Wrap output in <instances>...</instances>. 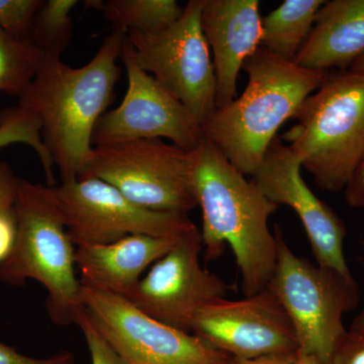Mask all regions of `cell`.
I'll return each instance as SVG.
<instances>
[{
  "label": "cell",
  "mask_w": 364,
  "mask_h": 364,
  "mask_svg": "<svg viewBox=\"0 0 364 364\" xmlns=\"http://www.w3.org/2000/svg\"><path fill=\"white\" fill-rule=\"evenodd\" d=\"M349 70L353 72V73L364 76V55L352 64Z\"/></svg>",
  "instance_id": "obj_33"
},
{
  "label": "cell",
  "mask_w": 364,
  "mask_h": 364,
  "mask_svg": "<svg viewBox=\"0 0 364 364\" xmlns=\"http://www.w3.org/2000/svg\"><path fill=\"white\" fill-rule=\"evenodd\" d=\"M51 189L75 246L112 243L130 235L179 238L196 228L188 215L146 210L100 179Z\"/></svg>",
  "instance_id": "obj_10"
},
{
  "label": "cell",
  "mask_w": 364,
  "mask_h": 364,
  "mask_svg": "<svg viewBox=\"0 0 364 364\" xmlns=\"http://www.w3.org/2000/svg\"><path fill=\"white\" fill-rule=\"evenodd\" d=\"M279 136L318 188L344 191L364 159V76L328 72Z\"/></svg>",
  "instance_id": "obj_5"
},
{
  "label": "cell",
  "mask_w": 364,
  "mask_h": 364,
  "mask_svg": "<svg viewBox=\"0 0 364 364\" xmlns=\"http://www.w3.org/2000/svg\"><path fill=\"white\" fill-rule=\"evenodd\" d=\"M18 179L9 163L0 161V217L16 213Z\"/></svg>",
  "instance_id": "obj_26"
},
{
  "label": "cell",
  "mask_w": 364,
  "mask_h": 364,
  "mask_svg": "<svg viewBox=\"0 0 364 364\" xmlns=\"http://www.w3.org/2000/svg\"><path fill=\"white\" fill-rule=\"evenodd\" d=\"M325 0H286L262 18L261 47L294 61L308 39Z\"/></svg>",
  "instance_id": "obj_18"
},
{
  "label": "cell",
  "mask_w": 364,
  "mask_h": 364,
  "mask_svg": "<svg viewBox=\"0 0 364 364\" xmlns=\"http://www.w3.org/2000/svg\"><path fill=\"white\" fill-rule=\"evenodd\" d=\"M90 322L129 364H230L227 354L150 317L129 299L81 284Z\"/></svg>",
  "instance_id": "obj_9"
},
{
  "label": "cell",
  "mask_w": 364,
  "mask_h": 364,
  "mask_svg": "<svg viewBox=\"0 0 364 364\" xmlns=\"http://www.w3.org/2000/svg\"><path fill=\"white\" fill-rule=\"evenodd\" d=\"M75 325L80 328L85 336L91 364H129L90 322L85 308L78 314Z\"/></svg>",
  "instance_id": "obj_24"
},
{
  "label": "cell",
  "mask_w": 364,
  "mask_h": 364,
  "mask_svg": "<svg viewBox=\"0 0 364 364\" xmlns=\"http://www.w3.org/2000/svg\"><path fill=\"white\" fill-rule=\"evenodd\" d=\"M16 238V217L13 215L0 217V264L13 251Z\"/></svg>",
  "instance_id": "obj_28"
},
{
  "label": "cell",
  "mask_w": 364,
  "mask_h": 364,
  "mask_svg": "<svg viewBox=\"0 0 364 364\" xmlns=\"http://www.w3.org/2000/svg\"><path fill=\"white\" fill-rule=\"evenodd\" d=\"M277 260L267 287L277 296L296 331L299 350L329 364L348 330L343 317L359 303L354 277L314 265L289 247L275 225Z\"/></svg>",
  "instance_id": "obj_6"
},
{
  "label": "cell",
  "mask_w": 364,
  "mask_h": 364,
  "mask_svg": "<svg viewBox=\"0 0 364 364\" xmlns=\"http://www.w3.org/2000/svg\"><path fill=\"white\" fill-rule=\"evenodd\" d=\"M127 33L112 31L90 63L78 68L45 56L18 107L41 123V136L59 170L61 183L77 181L93 152L92 136L114 100Z\"/></svg>",
  "instance_id": "obj_1"
},
{
  "label": "cell",
  "mask_w": 364,
  "mask_h": 364,
  "mask_svg": "<svg viewBox=\"0 0 364 364\" xmlns=\"http://www.w3.org/2000/svg\"><path fill=\"white\" fill-rule=\"evenodd\" d=\"M294 364H322L317 359L313 358V356L309 355V354L304 353V352L298 351V355H296V363Z\"/></svg>",
  "instance_id": "obj_31"
},
{
  "label": "cell",
  "mask_w": 364,
  "mask_h": 364,
  "mask_svg": "<svg viewBox=\"0 0 364 364\" xmlns=\"http://www.w3.org/2000/svg\"><path fill=\"white\" fill-rule=\"evenodd\" d=\"M77 0H43L33 16L28 38L45 56L60 57L70 45L71 11Z\"/></svg>",
  "instance_id": "obj_21"
},
{
  "label": "cell",
  "mask_w": 364,
  "mask_h": 364,
  "mask_svg": "<svg viewBox=\"0 0 364 364\" xmlns=\"http://www.w3.org/2000/svg\"><path fill=\"white\" fill-rule=\"evenodd\" d=\"M41 129L39 119L18 105L0 109V149L13 144L30 146L42 163L48 186H55V164L43 142Z\"/></svg>",
  "instance_id": "obj_22"
},
{
  "label": "cell",
  "mask_w": 364,
  "mask_h": 364,
  "mask_svg": "<svg viewBox=\"0 0 364 364\" xmlns=\"http://www.w3.org/2000/svg\"><path fill=\"white\" fill-rule=\"evenodd\" d=\"M343 193L347 205L354 208H364V159Z\"/></svg>",
  "instance_id": "obj_29"
},
{
  "label": "cell",
  "mask_w": 364,
  "mask_h": 364,
  "mask_svg": "<svg viewBox=\"0 0 364 364\" xmlns=\"http://www.w3.org/2000/svg\"><path fill=\"white\" fill-rule=\"evenodd\" d=\"M259 7L257 0H203L200 23L214 63L217 109L236 100L239 72L261 47Z\"/></svg>",
  "instance_id": "obj_15"
},
{
  "label": "cell",
  "mask_w": 364,
  "mask_h": 364,
  "mask_svg": "<svg viewBox=\"0 0 364 364\" xmlns=\"http://www.w3.org/2000/svg\"><path fill=\"white\" fill-rule=\"evenodd\" d=\"M16 238L0 264V282L21 287L32 279L47 291L46 310L54 324H76L82 310L76 277V246L55 200L51 186L18 179Z\"/></svg>",
  "instance_id": "obj_4"
},
{
  "label": "cell",
  "mask_w": 364,
  "mask_h": 364,
  "mask_svg": "<svg viewBox=\"0 0 364 364\" xmlns=\"http://www.w3.org/2000/svg\"><path fill=\"white\" fill-rule=\"evenodd\" d=\"M203 248L196 227L151 267L129 301L150 317L191 334L196 314L234 291L200 265Z\"/></svg>",
  "instance_id": "obj_12"
},
{
  "label": "cell",
  "mask_w": 364,
  "mask_h": 364,
  "mask_svg": "<svg viewBox=\"0 0 364 364\" xmlns=\"http://www.w3.org/2000/svg\"><path fill=\"white\" fill-rule=\"evenodd\" d=\"M44 58V53L30 38H16L0 28V92L18 100Z\"/></svg>",
  "instance_id": "obj_20"
},
{
  "label": "cell",
  "mask_w": 364,
  "mask_h": 364,
  "mask_svg": "<svg viewBox=\"0 0 364 364\" xmlns=\"http://www.w3.org/2000/svg\"><path fill=\"white\" fill-rule=\"evenodd\" d=\"M183 9L176 0H109L100 11L114 31L156 35L171 28Z\"/></svg>",
  "instance_id": "obj_19"
},
{
  "label": "cell",
  "mask_w": 364,
  "mask_h": 364,
  "mask_svg": "<svg viewBox=\"0 0 364 364\" xmlns=\"http://www.w3.org/2000/svg\"><path fill=\"white\" fill-rule=\"evenodd\" d=\"M43 0H0V28L16 38L26 39Z\"/></svg>",
  "instance_id": "obj_23"
},
{
  "label": "cell",
  "mask_w": 364,
  "mask_h": 364,
  "mask_svg": "<svg viewBox=\"0 0 364 364\" xmlns=\"http://www.w3.org/2000/svg\"><path fill=\"white\" fill-rule=\"evenodd\" d=\"M191 151L161 139L97 146L77 179L97 178L146 210L186 215L198 207Z\"/></svg>",
  "instance_id": "obj_7"
},
{
  "label": "cell",
  "mask_w": 364,
  "mask_h": 364,
  "mask_svg": "<svg viewBox=\"0 0 364 364\" xmlns=\"http://www.w3.org/2000/svg\"><path fill=\"white\" fill-rule=\"evenodd\" d=\"M364 55V0H331L321 6L294 63L311 70H349Z\"/></svg>",
  "instance_id": "obj_17"
},
{
  "label": "cell",
  "mask_w": 364,
  "mask_h": 364,
  "mask_svg": "<svg viewBox=\"0 0 364 364\" xmlns=\"http://www.w3.org/2000/svg\"><path fill=\"white\" fill-rule=\"evenodd\" d=\"M329 364H364V332L348 330Z\"/></svg>",
  "instance_id": "obj_25"
},
{
  "label": "cell",
  "mask_w": 364,
  "mask_h": 364,
  "mask_svg": "<svg viewBox=\"0 0 364 364\" xmlns=\"http://www.w3.org/2000/svg\"><path fill=\"white\" fill-rule=\"evenodd\" d=\"M352 331L364 332V309L363 312L359 314L358 317L355 318L354 322L352 323L350 329Z\"/></svg>",
  "instance_id": "obj_32"
},
{
  "label": "cell",
  "mask_w": 364,
  "mask_h": 364,
  "mask_svg": "<svg viewBox=\"0 0 364 364\" xmlns=\"http://www.w3.org/2000/svg\"><path fill=\"white\" fill-rule=\"evenodd\" d=\"M293 151L277 136L268 147L253 181L268 200L296 213L310 241L317 264L352 279L344 255L346 227L341 218L306 186Z\"/></svg>",
  "instance_id": "obj_14"
},
{
  "label": "cell",
  "mask_w": 364,
  "mask_h": 364,
  "mask_svg": "<svg viewBox=\"0 0 364 364\" xmlns=\"http://www.w3.org/2000/svg\"><path fill=\"white\" fill-rule=\"evenodd\" d=\"M191 334L231 358L299 351L293 323L269 287L242 299H222L205 306L196 314Z\"/></svg>",
  "instance_id": "obj_13"
},
{
  "label": "cell",
  "mask_w": 364,
  "mask_h": 364,
  "mask_svg": "<svg viewBox=\"0 0 364 364\" xmlns=\"http://www.w3.org/2000/svg\"><path fill=\"white\" fill-rule=\"evenodd\" d=\"M248 82L240 97L217 109L202 124L214 144L243 176H253L280 127L294 119L328 72L311 70L260 47L242 67Z\"/></svg>",
  "instance_id": "obj_3"
},
{
  "label": "cell",
  "mask_w": 364,
  "mask_h": 364,
  "mask_svg": "<svg viewBox=\"0 0 364 364\" xmlns=\"http://www.w3.org/2000/svg\"><path fill=\"white\" fill-rule=\"evenodd\" d=\"M298 352L289 354H279V355L263 356V358L253 359L232 358L230 364H294L296 360Z\"/></svg>",
  "instance_id": "obj_30"
},
{
  "label": "cell",
  "mask_w": 364,
  "mask_h": 364,
  "mask_svg": "<svg viewBox=\"0 0 364 364\" xmlns=\"http://www.w3.org/2000/svg\"><path fill=\"white\" fill-rule=\"evenodd\" d=\"M191 184L203 214L200 231L205 260L221 257L229 246L240 270L244 296L260 293L277 265V238L268 221L279 205L205 136L191 151Z\"/></svg>",
  "instance_id": "obj_2"
},
{
  "label": "cell",
  "mask_w": 364,
  "mask_h": 364,
  "mask_svg": "<svg viewBox=\"0 0 364 364\" xmlns=\"http://www.w3.org/2000/svg\"><path fill=\"white\" fill-rule=\"evenodd\" d=\"M74 355L69 351H61L49 358H33L23 355L14 347L0 342V364H73Z\"/></svg>",
  "instance_id": "obj_27"
},
{
  "label": "cell",
  "mask_w": 364,
  "mask_h": 364,
  "mask_svg": "<svg viewBox=\"0 0 364 364\" xmlns=\"http://www.w3.org/2000/svg\"><path fill=\"white\" fill-rule=\"evenodd\" d=\"M181 238L130 235L112 243L76 246L80 284L130 299L143 272L166 255Z\"/></svg>",
  "instance_id": "obj_16"
},
{
  "label": "cell",
  "mask_w": 364,
  "mask_h": 364,
  "mask_svg": "<svg viewBox=\"0 0 364 364\" xmlns=\"http://www.w3.org/2000/svg\"><path fill=\"white\" fill-rule=\"evenodd\" d=\"M203 0H191L181 18L156 35L127 33L139 65L203 124L217 111L214 63L203 35Z\"/></svg>",
  "instance_id": "obj_8"
},
{
  "label": "cell",
  "mask_w": 364,
  "mask_h": 364,
  "mask_svg": "<svg viewBox=\"0 0 364 364\" xmlns=\"http://www.w3.org/2000/svg\"><path fill=\"white\" fill-rule=\"evenodd\" d=\"M121 60L128 77L123 102L105 112L93 132L97 146L161 139L191 151L203 140L202 124L188 109L139 65L127 37Z\"/></svg>",
  "instance_id": "obj_11"
}]
</instances>
